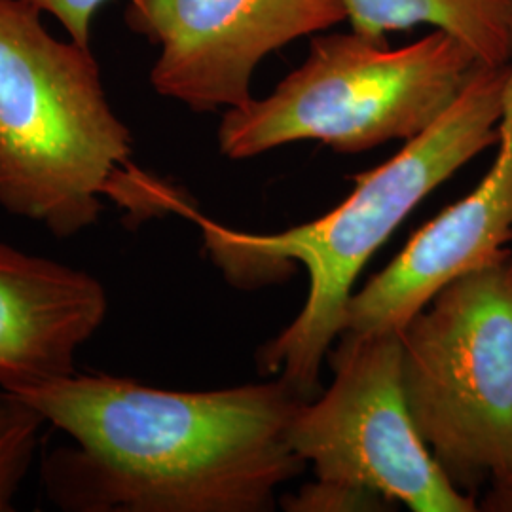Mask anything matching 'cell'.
I'll return each instance as SVG.
<instances>
[{"mask_svg":"<svg viewBox=\"0 0 512 512\" xmlns=\"http://www.w3.org/2000/svg\"><path fill=\"white\" fill-rule=\"evenodd\" d=\"M10 395L73 440L42 461L61 511L266 512L306 467L291 444L306 399L281 378L169 391L76 372Z\"/></svg>","mask_w":512,"mask_h":512,"instance_id":"1","label":"cell"},{"mask_svg":"<svg viewBox=\"0 0 512 512\" xmlns=\"http://www.w3.org/2000/svg\"><path fill=\"white\" fill-rule=\"evenodd\" d=\"M509 82L511 63L480 65L431 128L406 141L389 162L357 175L348 198L308 224L279 234H247L198 219L211 260L238 287L260 283L272 266L285 262L308 270L304 308L258 353L264 374L281 370L279 378L300 397L315 399L321 363L344 330L357 275L427 194L499 143Z\"/></svg>","mask_w":512,"mask_h":512,"instance_id":"2","label":"cell"},{"mask_svg":"<svg viewBox=\"0 0 512 512\" xmlns=\"http://www.w3.org/2000/svg\"><path fill=\"white\" fill-rule=\"evenodd\" d=\"M40 14L0 0V207L67 239L92 228L105 198L152 183L129 169L131 131L92 48L52 37Z\"/></svg>","mask_w":512,"mask_h":512,"instance_id":"3","label":"cell"},{"mask_svg":"<svg viewBox=\"0 0 512 512\" xmlns=\"http://www.w3.org/2000/svg\"><path fill=\"white\" fill-rule=\"evenodd\" d=\"M484 65L444 31L404 48L349 35L313 38L310 57L264 99L226 110L220 152L247 160L296 141L357 154L431 128Z\"/></svg>","mask_w":512,"mask_h":512,"instance_id":"4","label":"cell"},{"mask_svg":"<svg viewBox=\"0 0 512 512\" xmlns=\"http://www.w3.org/2000/svg\"><path fill=\"white\" fill-rule=\"evenodd\" d=\"M511 258L459 277L401 330L412 420L463 494L512 476Z\"/></svg>","mask_w":512,"mask_h":512,"instance_id":"5","label":"cell"},{"mask_svg":"<svg viewBox=\"0 0 512 512\" xmlns=\"http://www.w3.org/2000/svg\"><path fill=\"white\" fill-rule=\"evenodd\" d=\"M334 380L298 408L293 450L321 480L374 490L416 512H475V497L444 475L412 420L401 330L342 332Z\"/></svg>","mask_w":512,"mask_h":512,"instance_id":"6","label":"cell"},{"mask_svg":"<svg viewBox=\"0 0 512 512\" xmlns=\"http://www.w3.org/2000/svg\"><path fill=\"white\" fill-rule=\"evenodd\" d=\"M346 16L340 0H128L126 23L160 46L156 93L194 112L247 105L256 65Z\"/></svg>","mask_w":512,"mask_h":512,"instance_id":"7","label":"cell"},{"mask_svg":"<svg viewBox=\"0 0 512 512\" xmlns=\"http://www.w3.org/2000/svg\"><path fill=\"white\" fill-rule=\"evenodd\" d=\"M499 152L482 183L408 241L346 306L344 330H403L459 277L492 264L512 241V126H499Z\"/></svg>","mask_w":512,"mask_h":512,"instance_id":"8","label":"cell"},{"mask_svg":"<svg viewBox=\"0 0 512 512\" xmlns=\"http://www.w3.org/2000/svg\"><path fill=\"white\" fill-rule=\"evenodd\" d=\"M107 311L109 294L92 274L0 241V391L76 374L78 349Z\"/></svg>","mask_w":512,"mask_h":512,"instance_id":"9","label":"cell"},{"mask_svg":"<svg viewBox=\"0 0 512 512\" xmlns=\"http://www.w3.org/2000/svg\"><path fill=\"white\" fill-rule=\"evenodd\" d=\"M355 33L385 40L421 23L458 38L484 65L512 57V0H340Z\"/></svg>","mask_w":512,"mask_h":512,"instance_id":"10","label":"cell"},{"mask_svg":"<svg viewBox=\"0 0 512 512\" xmlns=\"http://www.w3.org/2000/svg\"><path fill=\"white\" fill-rule=\"evenodd\" d=\"M46 421L18 397L0 391V512L14 511V499L37 452Z\"/></svg>","mask_w":512,"mask_h":512,"instance_id":"11","label":"cell"},{"mask_svg":"<svg viewBox=\"0 0 512 512\" xmlns=\"http://www.w3.org/2000/svg\"><path fill=\"white\" fill-rule=\"evenodd\" d=\"M281 505L289 512H378L391 509L387 507L391 501L374 490L321 478L300 488L298 494L285 495Z\"/></svg>","mask_w":512,"mask_h":512,"instance_id":"12","label":"cell"},{"mask_svg":"<svg viewBox=\"0 0 512 512\" xmlns=\"http://www.w3.org/2000/svg\"><path fill=\"white\" fill-rule=\"evenodd\" d=\"M38 10L54 16L76 44L92 46V25L97 10L109 0H27Z\"/></svg>","mask_w":512,"mask_h":512,"instance_id":"13","label":"cell"},{"mask_svg":"<svg viewBox=\"0 0 512 512\" xmlns=\"http://www.w3.org/2000/svg\"><path fill=\"white\" fill-rule=\"evenodd\" d=\"M478 511L512 512V476L490 482V490L478 503Z\"/></svg>","mask_w":512,"mask_h":512,"instance_id":"14","label":"cell"},{"mask_svg":"<svg viewBox=\"0 0 512 512\" xmlns=\"http://www.w3.org/2000/svg\"><path fill=\"white\" fill-rule=\"evenodd\" d=\"M511 272H512V258H511Z\"/></svg>","mask_w":512,"mask_h":512,"instance_id":"15","label":"cell"}]
</instances>
